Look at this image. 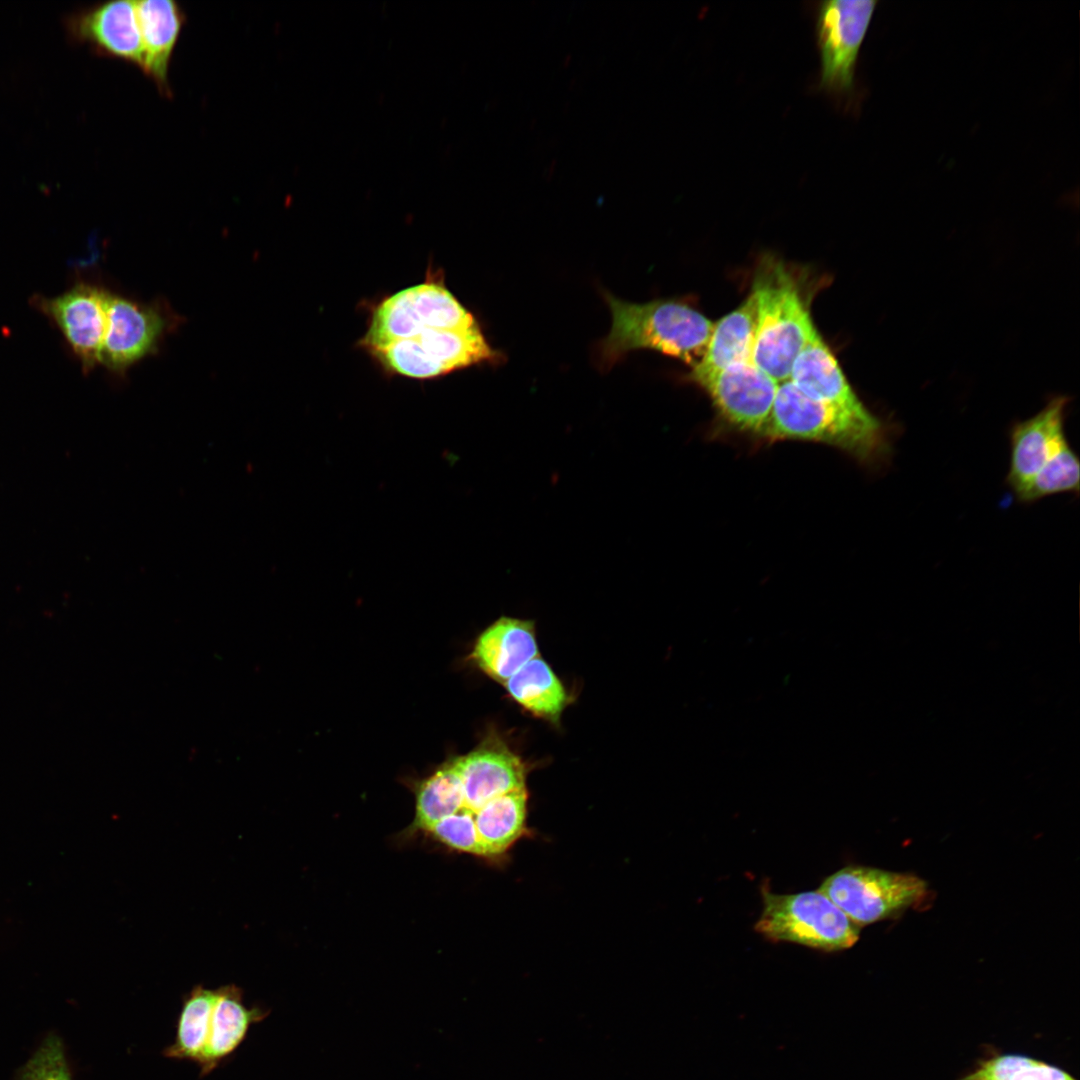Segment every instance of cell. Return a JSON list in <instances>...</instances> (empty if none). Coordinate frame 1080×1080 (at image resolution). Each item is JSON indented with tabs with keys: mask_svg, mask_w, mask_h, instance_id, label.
<instances>
[{
	"mask_svg": "<svg viewBox=\"0 0 1080 1080\" xmlns=\"http://www.w3.org/2000/svg\"><path fill=\"white\" fill-rule=\"evenodd\" d=\"M135 4L142 38L141 70L163 95L170 96L169 67L185 23V14L179 4L172 0H141L135 1Z\"/></svg>",
	"mask_w": 1080,
	"mask_h": 1080,
	"instance_id": "15",
	"label": "cell"
},
{
	"mask_svg": "<svg viewBox=\"0 0 1080 1080\" xmlns=\"http://www.w3.org/2000/svg\"><path fill=\"white\" fill-rule=\"evenodd\" d=\"M170 322L158 304H144L109 293L100 363L112 372L125 373L137 362L157 352Z\"/></svg>",
	"mask_w": 1080,
	"mask_h": 1080,
	"instance_id": "10",
	"label": "cell"
},
{
	"mask_svg": "<svg viewBox=\"0 0 1080 1080\" xmlns=\"http://www.w3.org/2000/svg\"><path fill=\"white\" fill-rule=\"evenodd\" d=\"M877 1L829 0L817 13V40L821 58L820 83L826 89L850 91L858 53Z\"/></svg>",
	"mask_w": 1080,
	"mask_h": 1080,
	"instance_id": "8",
	"label": "cell"
},
{
	"mask_svg": "<svg viewBox=\"0 0 1080 1080\" xmlns=\"http://www.w3.org/2000/svg\"><path fill=\"white\" fill-rule=\"evenodd\" d=\"M760 436L826 444L864 464L884 460L891 450L884 424L869 410L854 412L811 399L789 380L779 383Z\"/></svg>",
	"mask_w": 1080,
	"mask_h": 1080,
	"instance_id": "2",
	"label": "cell"
},
{
	"mask_svg": "<svg viewBox=\"0 0 1080 1080\" xmlns=\"http://www.w3.org/2000/svg\"><path fill=\"white\" fill-rule=\"evenodd\" d=\"M569 60H570V56H567V57H566V59H565V61H564V64L566 65V64H567V62H569Z\"/></svg>",
	"mask_w": 1080,
	"mask_h": 1080,
	"instance_id": "27",
	"label": "cell"
},
{
	"mask_svg": "<svg viewBox=\"0 0 1080 1080\" xmlns=\"http://www.w3.org/2000/svg\"><path fill=\"white\" fill-rule=\"evenodd\" d=\"M17 1080H71L61 1038L51 1033L18 1071Z\"/></svg>",
	"mask_w": 1080,
	"mask_h": 1080,
	"instance_id": "23",
	"label": "cell"
},
{
	"mask_svg": "<svg viewBox=\"0 0 1080 1080\" xmlns=\"http://www.w3.org/2000/svg\"><path fill=\"white\" fill-rule=\"evenodd\" d=\"M453 760L464 794L461 809L473 816L490 800L525 787L521 759L496 735H489L472 752Z\"/></svg>",
	"mask_w": 1080,
	"mask_h": 1080,
	"instance_id": "12",
	"label": "cell"
},
{
	"mask_svg": "<svg viewBox=\"0 0 1080 1080\" xmlns=\"http://www.w3.org/2000/svg\"><path fill=\"white\" fill-rule=\"evenodd\" d=\"M612 325L602 340L601 356L615 362L637 349H650L675 357L691 368L706 352L714 322L687 304L666 299L631 303L605 295Z\"/></svg>",
	"mask_w": 1080,
	"mask_h": 1080,
	"instance_id": "3",
	"label": "cell"
},
{
	"mask_svg": "<svg viewBox=\"0 0 1080 1080\" xmlns=\"http://www.w3.org/2000/svg\"><path fill=\"white\" fill-rule=\"evenodd\" d=\"M416 812L409 832H427L441 819L459 811L464 794L454 760H449L434 774L417 785Z\"/></svg>",
	"mask_w": 1080,
	"mask_h": 1080,
	"instance_id": "21",
	"label": "cell"
},
{
	"mask_svg": "<svg viewBox=\"0 0 1080 1080\" xmlns=\"http://www.w3.org/2000/svg\"><path fill=\"white\" fill-rule=\"evenodd\" d=\"M108 294L104 289L81 283L46 304L85 368L100 363Z\"/></svg>",
	"mask_w": 1080,
	"mask_h": 1080,
	"instance_id": "13",
	"label": "cell"
},
{
	"mask_svg": "<svg viewBox=\"0 0 1080 1080\" xmlns=\"http://www.w3.org/2000/svg\"><path fill=\"white\" fill-rule=\"evenodd\" d=\"M1031 1060L1020 1055L998 1056L983 1064L979 1070L967 1077L966 1080H1010L1018 1070L1030 1063Z\"/></svg>",
	"mask_w": 1080,
	"mask_h": 1080,
	"instance_id": "25",
	"label": "cell"
},
{
	"mask_svg": "<svg viewBox=\"0 0 1080 1080\" xmlns=\"http://www.w3.org/2000/svg\"><path fill=\"white\" fill-rule=\"evenodd\" d=\"M360 346L385 370L421 380L497 359L473 314L434 279L383 299Z\"/></svg>",
	"mask_w": 1080,
	"mask_h": 1080,
	"instance_id": "1",
	"label": "cell"
},
{
	"mask_svg": "<svg viewBox=\"0 0 1080 1080\" xmlns=\"http://www.w3.org/2000/svg\"><path fill=\"white\" fill-rule=\"evenodd\" d=\"M63 25L71 43L86 45L97 55L142 68V38L135 1H108L75 10L65 16Z\"/></svg>",
	"mask_w": 1080,
	"mask_h": 1080,
	"instance_id": "11",
	"label": "cell"
},
{
	"mask_svg": "<svg viewBox=\"0 0 1080 1080\" xmlns=\"http://www.w3.org/2000/svg\"><path fill=\"white\" fill-rule=\"evenodd\" d=\"M756 325L757 304L751 291L735 310L714 323L704 357L692 368L691 378L752 361Z\"/></svg>",
	"mask_w": 1080,
	"mask_h": 1080,
	"instance_id": "18",
	"label": "cell"
},
{
	"mask_svg": "<svg viewBox=\"0 0 1080 1080\" xmlns=\"http://www.w3.org/2000/svg\"><path fill=\"white\" fill-rule=\"evenodd\" d=\"M788 380L811 399L854 412L868 410L852 389L817 329L795 358Z\"/></svg>",
	"mask_w": 1080,
	"mask_h": 1080,
	"instance_id": "14",
	"label": "cell"
},
{
	"mask_svg": "<svg viewBox=\"0 0 1080 1080\" xmlns=\"http://www.w3.org/2000/svg\"><path fill=\"white\" fill-rule=\"evenodd\" d=\"M751 291L757 304L752 361L781 383L816 328L796 281L781 263H763Z\"/></svg>",
	"mask_w": 1080,
	"mask_h": 1080,
	"instance_id": "5",
	"label": "cell"
},
{
	"mask_svg": "<svg viewBox=\"0 0 1080 1080\" xmlns=\"http://www.w3.org/2000/svg\"><path fill=\"white\" fill-rule=\"evenodd\" d=\"M427 833L449 848L482 856L474 816L468 810L460 809L456 813L441 819Z\"/></svg>",
	"mask_w": 1080,
	"mask_h": 1080,
	"instance_id": "24",
	"label": "cell"
},
{
	"mask_svg": "<svg viewBox=\"0 0 1080 1080\" xmlns=\"http://www.w3.org/2000/svg\"><path fill=\"white\" fill-rule=\"evenodd\" d=\"M1010 1080H1073L1066 1072L1044 1063L1031 1060L1018 1070Z\"/></svg>",
	"mask_w": 1080,
	"mask_h": 1080,
	"instance_id": "26",
	"label": "cell"
},
{
	"mask_svg": "<svg viewBox=\"0 0 1080 1080\" xmlns=\"http://www.w3.org/2000/svg\"><path fill=\"white\" fill-rule=\"evenodd\" d=\"M537 656L533 623L509 617L490 625L477 639L472 653L477 666L501 682Z\"/></svg>",
	"mask_w": 1080,
	"mask_h": 1080,
	"instance_id": "16",
	"label": "cell"
},
{
	"mask_svg": "<svg viewBox=\"0 0 1080 1080\" xmlns=\"http://www.w3.org/2000/svg\"><path fill=\"white\" fill-rule=\"evenodd\" d=\"M818 891L862 927L920 905L928 885L910 873L851 865L828 876Z\"/></svg>",
	"mask_w": 1080,
	"mask_h": 1080,
	"instance_id": "7",
	"label": "cell"
},
{
	"mask_svg": "<svg viewBox=\"0 0 1080 1080\" xmlns=\"http://www.w3.org/2000/svg\"><path fill=\"white\" fill-rule=\"evenodd\" d=\"M763 910L754 929L773 942H792L825 952L852 947L860 927L816 891L774 894L762 889Z\"/></svg>",
	"mask_w": 1080,
	"mask_h": 1080,
	"instance_id": "6",
	"label": "cell"
},
{
	"mask_svg": "<svg viewBox=\"0 0 1080 1080\" xmlns=\"http://www.w3.org/2000/svg\"><path fill=\"white\" fill-rule=\"evenodd\" d=\"M511 697L531 713L556 721L567 704L557 676L539 656L527 662L506 682Z\"/></svg>",
	"mask_w": 1080,
	"mask_h": 1080,
	"instance_id": "20",
	"label": "cell"
},
{
	"mask_svg": "<svg viewBox=\"0 0 1080 1080\" xmlns=\"http://www.w3.org/2000/svg\"><path fill=\"white\" fill-rule=\"evenodd\" d=\"M1067 405L1066 397H1055L1010 431L1007 483L1022 502L1079 492L1080 463L1064 430Z\"/></svg>",
	"mask_w": 1080,
	"mask_h": 1080,
	"instance_id": "4",
	"label": "cell"
},
{
	"mask_svg": "<svg viewBox=\"0 0 1080 1080\" xmlns=\"http://www.w3.org/2000/svg\"><path fill=\"white\" fill-rule=\"evenodd\" d=\"M268 1011L248 1008L243 993L235 985L218 988L208 1027V1036L198 1064L203 1073H209L217 1064L232 1053L244 1039L253 1023L263 1020Z\"/></svg>",
	"mask_w": 1080,
	"mask_h": 1080,
	"instance_id": "17",
	"label": "cell"
},
{
	"mask_svg": "<svg viewBox=\"0 0 1080 1080\" xmlns=\"http://www.w3.org/2000/svg\"><path fill=\"white\" fill-rule=\"evenodd\" d=\"M527 812V790L520 788L487 802L474 815L483 857L501 855L522 835Z\"/></svg>",
	"mask_w": 1080,
	"mask_h": 1080,
	"instance_id": "19",
	"label": "cell"
},
{
	"mask_svg": "<svg viewBox=\"0 0 1080 1080\" xmlns=\"http://www.w3.org/2000/svg\"><path fill=\"white\" fill-rule=\"evenodd\" d=\"M217 994L218 989H207L201 985L192 989L183 1002L176 1038L166 1049V1056L198 1062L206 1044Z\"/></svg>",
	"mask_w": 1080,
	"mask_h": 1080,
	"instance_id": "22",
	"label": "cell"
},
{
	"mask_svg": "<svg viewBox=\"0 0 1080 1080\" xmlns=\"http://www.w3.org/2000/svg\"><path fill=\"white\" fill-rule=\"evenodd\" d=\"M709 395L720 416L741 432L760 435L779 383L753 361L692 378Z\"/></svg>",
	"mask_w": 1080,
	"mask_h": 1080,
	"instance_id": "9",
	"label": "cell"
}]
</instances>
